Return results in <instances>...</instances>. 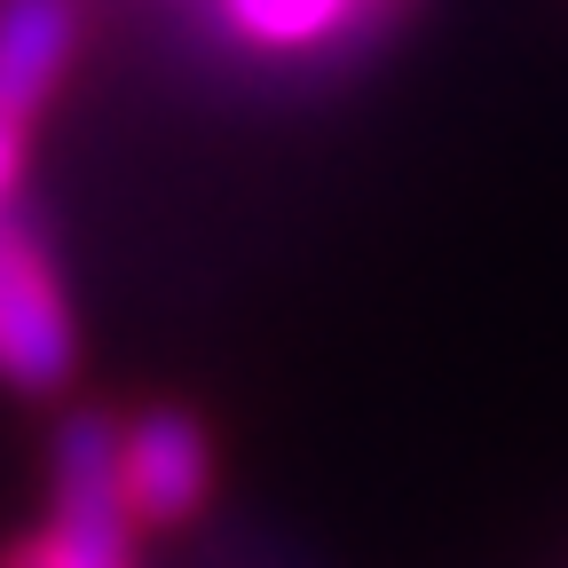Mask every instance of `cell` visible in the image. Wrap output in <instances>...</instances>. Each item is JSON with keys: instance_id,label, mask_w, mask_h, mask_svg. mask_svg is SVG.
<instances>
[{"instance_id": "1", "label": "cell", "mask_w": 568, "mask_h": 568, "mask_svg": "<svg viewBox=\"0 0 568 568\" xmlns=\"http://www.w3.org/2000/svg\"><path fill=\"white\" fill-rule=\"evenodd\" d=\"M80 364V332H71V301L55 284V261L40 237L0 205V379L17 395H55Z\"/></svg>"}, {"instance_id": "2", "label": "cell", "mask_w": 568, "mask_h": 568, "mask_svg": "<svg viewBox=\"0 0 568 568\" xmlns=\"http://www.w3.org/2000/svg\"><path fill=\"white\" fill-rule=\"evenodd\" d=\"M213 489V450H205V426L174 403L142 410L119 426V497L134 529H174L205 506Z\"/></svg>"}, {"instance_id": "4", "label": "cell", "mask_w": 568, "mask_h": 568, "mask_svg": "<svg viewBox=\"0 0 568 568\" xmlns=\"http://www.w3.org/2000/svg\"><path fill=\"white\" fill-rule=\"evenodd\" d=\"M395 0H222V24L268 55H308L332 40H364Z\"/></svg>"}, {"instance_id": "5", "label": "cell", "mask_w": 568, "mask_h": 568, "mask_svg": "<svg viewBox=\"0 0 568 568\" xmlns=\"http://www.w3.org/2000/svg\"><path fill=\"white\" fill-rule=\"evenodd\" d=\"M17 182H24V119L0 111V205L17 197Z\"/></svg>"}, {"instance_id": "3", "label": "cell", "mask_w": 568, "mask_h": 568, "mask_svg": "<svg viewBox=\"0 0 568 568\" xmlns=\"http://www.w3.org/2000/svg\"><path fill=\"white\" fill-rule=\"evenodd\" d=\"M71 48H80L71 0H0V111L32 126L40 103L63 88Z\"/></svg>"}]
</instances>
